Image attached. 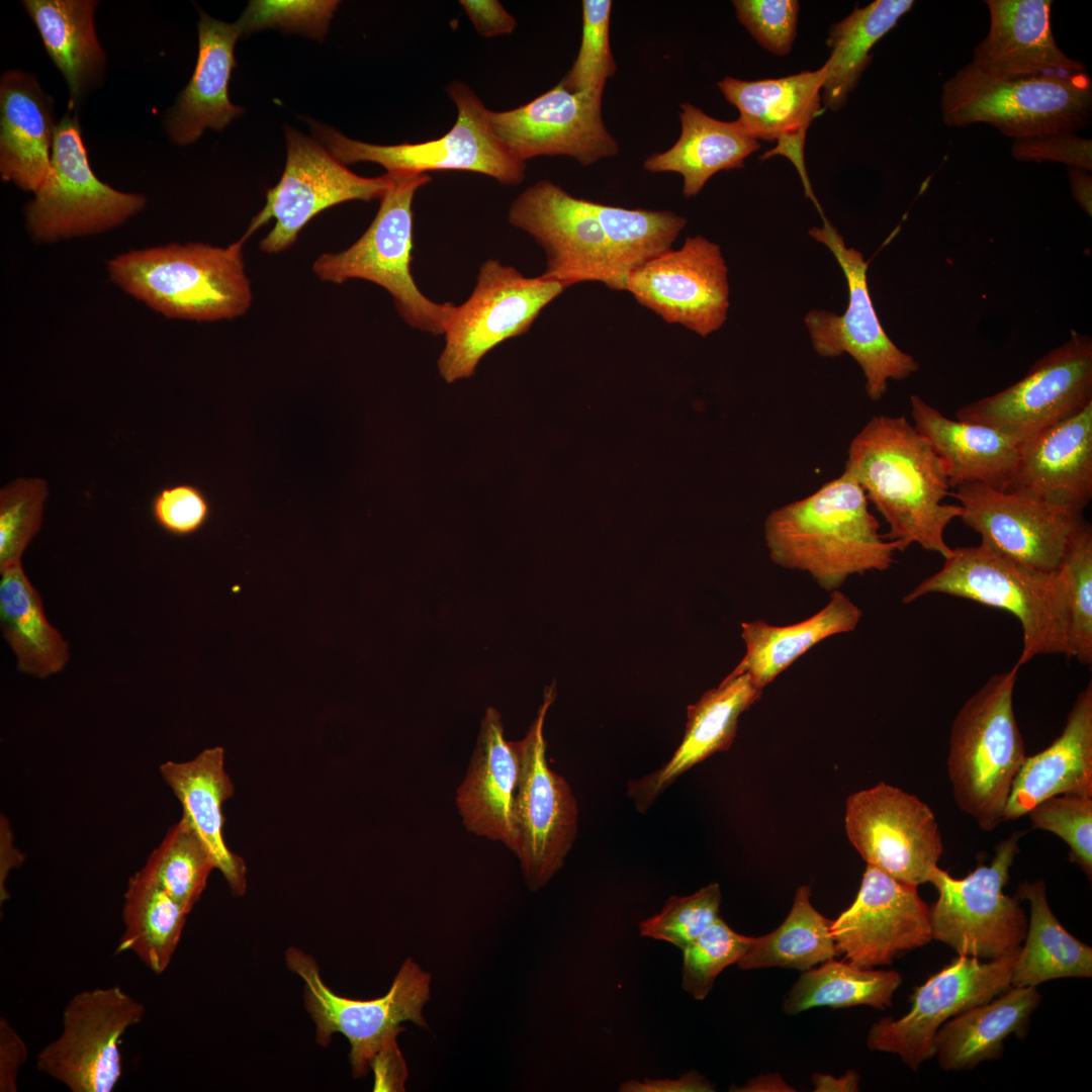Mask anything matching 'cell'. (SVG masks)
I'll return each instance as SVG.
<instances>
[{
	"mask_svg": "<svg viewBox=\"0 0 1092 1092\" xmlns=\"http://www.w3.org/2000/svg\"><path fill=\"white\" fill-rule=\"evenodd\" d=\"M843 471L885 519L884 537L899 551L917 544L943 558L951 553L944 532L963 510L943 503L950 493L944 467L906 417H873L851 440Z\"/></svg>",
	"mask_w": 1092,
	"mask_h": 1092,
	"instance_id": "cell-1",
	"label": "cell"
},
{
	"mask_svg": "<svg viewBox=\"0 0 1092 1092\" xmlns=\"http://www.w3.org/2000/svg\"><path fill=\"white\" fill-rule=\"evenodd\" d=\"M508 218L543 248L547 262L542 277L564 289L598 281L615 290L609 247L594 201L540 180L512 202Z\"/></svg>",
	"mask_w": 1092,
	"mask_h": 1092,
	"instance_id": "cell-20",
	"label": "cell"
},
{
	"mask_svg": "<svg viewBox=\"0 0 1092 1092\" xmlns=\"http://www.w3.org/2000/svg\"><path fill=\"white\" fill-rule=\"evenodd\" d=\"M159 769L179 800L182 814L210 850L232 893L243 895L247 887L245 862L226 846L223 838L222 805L234 794V785L224 769V749L206 748L189 761L169 760Z\"/></svg>",
	"mask_w": 1092,
	"mask_h": 1092,
	"instance_id": "cell-34",
	"label": "cell"
},
{
	"mask_svg": "<svg viewBox=\"0 0 1092 1092\" xmlns=\"http://www.w3.org/2000/svg\"><path fill=\"white\" fill-rule=\"evenodd\" d=\"M751 940L752 936L735 932L721 917L717 918L682 949L684 990L696 1000H704L718 975L727 967L737 964Z\"/></svg>",
	"mask_w": 1092,
	"mask_h": 1092,
	"instance_id": "cell-49",
	"label": "cell"
},
{
	"mask_svg": "<svg viewBox=\"0 0 1092 1092\" xmlns=\"http://www.w3.org/2000/svg\"><path fill=\"white\" fill-rule=\"evenodd\" d=\"M47 481L20 477L0 490V570L15 562L37 534L42 523Z\"/></svg>",
	"mask_w": 1092,
	"mask_h": 1092,
	"instance_id": "cell-48",
	"label": "cell"
},
{
	"mask_svg": "<svg viewBox=\"0 0 1092 1092\" xmlns=\"http://www.w3.org/2000/svg\"><path fill=\"white\" fill-rule=\"evenodd\" d=\"M1092 402V340L1069 339L1005 389L957 411L958 420L995 427L1022 443Z\"/></svg>",
	"mask_w": 1092,
	"mask_h": 1092,
	"instance_id": "cell-17",
	"label": "cell"
},
{
	"mask_svg": "<svg viewBox=\"0 0 1092 1092\" xmlns=\"http://www.w3.org/2000/svg\"><path fill=\"white\" fill-rule=\"evenodd\" d=\"M287 158L279 182L266 193V203L252 218L242 238L274 219L260 243L266 254L289 249L302 229L320 212L351 200L380 199L391 184L390 173L362 177L337 160L321 143L285 126Z\"/></svg>",
	"mask_w": 1092,
	"mask_h": 1092,
	"instance_id": "cell-14",
	"label": "cell"
},
{
	"mask_svg": "<svg viewBox=\"0 0 1092 1092\" xmlns=\"http://www.w3.org/2000/svg\"><path fill=\"white\" fill-rule=\"evenodd\" d=\"M241 238L226 247L169 244L131 250L108 262L111 281L170 318L233 320L252 303Z\"/></svg>",
	"mask_w": 1092,
	"mask_h": 1092,
	"instance_id": "cell-3",
	"label": "cell"
},
{
	"mask_svg": "<svg viewBox=\"0 0 1092 1092\" xmlns=\"http://www.w3.org/2000/svg\"><path fill=\"white\" fill-rule=\"evenodd\" d=\"M809 235L827 247L845 276L848 303L843 314L810 310L805 316L812 346L825 358L848 354L860 367L864 389L873 401L887 392L889 380H904L919 369L913 356L900 350L882 327L870 294L868 262L862 254L845 245L844 239L826 219Z\"/></svg>",
	"mask_w": 1092,
	"mask_h": 1092,
	"instance_id": "cell-13",
	"label": "cell"
},
{
	"mask_svg": "<svg viewBox=\"0 0 1092 1092\" xmlns=\"http://www.w3.org/2000/svg\"><path fill=\"white\" fill-rule=\"evenodd\" d=\"M739 22L766 51L788 55L797 33L800 4L794 0H734Z\"/></svg>",
	"mask_w": 1092,
	"mask_h": 1092,
	"instance_id": "cell-54",
	"label": "cell"
},
{
	"mask_svg": "<svg viewBox=\"0 0 1092 1092\" xmlns=\"http://www.w3.org/2000/svg\"><path fill=\"white\" fill-rule=\"evenodd\" d=\"M52 62L64 76L70 111L102 77L105 53L94 27L92 0H24Z\"/></svg>",
	"mask_w": 1092,
	"mask_h": 1092,
	"instance_id": "cell-38",
	"label": "cell"
},
{
	"mask_svg": "<svg viewBox=\"0 0 1092 1092\" xmlns=\"http://www.w3.org/2000/svg\"><path fill=\"white\" fill-rule=\"evenodd\" d=\"M1024 832L999 841L990 864L980 863L962 879L936 867L928 880L938 897L929 907L932 939L959 956L991 961L1020 947L1027 917L1019 899L1004 893Z\"/></svg>",
	"mask_w": 1092,
	"mask_h": 1092,
	"instance_id": "cell-9",
	"label": "cell"
},
{
	"mask_svg": "<svg viewBox=\"0 0 1092 1092\" xmlns=\"http://www.w3.org/2000/svg\"><path fill=\"white\" fill-rule=\"evenodd\" d=\"M145 1006L120 986L75 994L60 1035L36 1057L37 1069L72 1092H111L122 1074L120 1041L142 1022Z\"/></svg>",
	"mask_w": 1092,
	"mask_h": 1092,
	"instance_id": "cell-16",
	"label": "cell"
},
{
	"mask_svg": "<svg viewBox=\"0 0 1092 1092\" xmlns=\"http://www.w3.org/2000/svg\"><path fill=\"white\" fill-rule=\"evenodd\" d=\"M913 5L912 0H876L861 8L856 6L831 25L826 41L830 56L824 64L826 76L821 93L826 109L837 111L845 105L872 61V48Z\"/></svg>",
	"mask_w": 1092,
	"mask_h": 1092,
	"instance_id": "cell-41",
	"label": "cell"
},
{
	"mask_svg": "<svg viewBox=\"0 0 1092 1092\" xmlns=\"http://www.w3.org/2000/svg\"><path fill=\"white\" fill-rule=\"evenodd\" d=\"M1011 153L1019 161L1057 162L1089 172L1092 169V142L1076 132L1014 140Z\"/></svg>",
	"mask_w": 1092,
	"mask_h": 1092,
	"instance_id": "cell-56",
	"label": "cell"
},
{
	"mask_svg": "<svg viewBox=\"0 0 1092 1092\" xmlns=\"http://www.w3.org/2000/svg\"><path fill=\"white\" fill-rule=\"evenodd\" d=\"M213 869L210 850L182 814L139 872L190 912Z\"/></svg>",
	"mask_w": 1092,
	"mask_h": 1092,
	"instance_id": "cell-46",
	"label": "cell"
},
{
	"mask_svg": "<svg viewBox=\"0 0 1092 1092\" xmlns=\"http://www.w3.org/2000/svg\"><path fill=\"white\" fill-rule=\"evenodd\" d=\"M679 119L681 130L675 144L647 157L643 166L652 173L681 175L688 198L696 196L716 173L742 168L760 147L737 120L716 119L689 102L680 104Z\"/></svg>",
	"mask_w": 1092,
	"mask_h": 1092,
	"instance_id": "cell-37",
	"label": "cell"
},
{
	"mask_svg": "<svg viewBox=\"0 0 1092 1092\" xmlns=\"http://www.w3.org/2000/svg\"><path fill=\"white\" fill-rule=\"evenodd\" d=\"M521 768L517 741L505 738L499 712L488 707L481 720L456 805L465 828L511 851L517 847L516 793Z\"/></svg>",
	"mask_w": 1092,
	"mask_h": 1092,
	"instance_id": "cell-27",
	"label": "cell"
},
{
	"mask_svg": "<svg viewBox=\"0 0 1092 1092\" xmlns=\"http://www.w3.org/2000/svg\"><path fill=\"white\" fill-rule=\"evenodd\" d=\"M12 843V836L9 830V826L6 820L1 819V862H0V900L1 904L6 901L9 896L6 888L5 881L8 877L10 870L18 868L22 861V855L16 850Z\"/></svg>",
	"mask_w": 1092,
	"mask_h": 1092,
	"instance_id": "cell-60",
	"label": "cell"
},
{
	"mask_svg": "<svg viewBox=\"0 0 1092 1092\" xmlns=\"http://www.w3.org/2000/svg\"><path fill=\"white\" fill-rule=\"evenodd\" d=\"M603 93L570 92L559 82L522 106L489 110V122L511 154L524 163L539 156H566L589 166L619 153L603 120Z\"/></svg>",
	"mask_w": 1092,
	"mask_h": 1092,
	"instance_id": "cell-22",
	"label": "cell"
},
{
	"mask_svg": "<svg viewBox=\"0 0 1092 1092\" xmlns=\"http://www.w3.org/2000/svg\"><path fill=\"white\" fill-rule=\"evenodd\" d=\"M949 495L960 502V518L980 535L981 544L1042 571L1059 569L1074 529L1084 520L1032 496L979 482L961 484Z\"/></svg>",
	"mask_w": 1092,
	"mask_h": 1092,
	"instance_id": "cell-24",
	"label": "cell"
},
{
	"mask_svg": "<svg viewBox=\"0 0 1092 1092\" xmlns=\"http://www.w3.org/2000/svg\"><path fill=\"white\" fill-rule=\"evenodd\" d=\"M447 91L457 107V119L448 132L436 140L375 145L352 140L314 120L308 122L315 140L345 165L372 162L390 173L469 171L505 185L521 184L526 176V163L515 158L495 135L489 122V109L461 81H453Z\"/></svg>",
	"mask_w": 1092,
	"mask_h": 1092,
	"instance_id": "cell-8",
	"label": "cell"
},
{
	"mask_svg": "<svg viewBox=\"0 0 1092 1092\" xmlns=\"http://www.w3.org/2000/svg\"><path fill=\"white\" fill-rule=\"evenodd\" d=\"M612 1H582V32L579 50L560 83L570 92L604 90L617 71L610 46Z\"/></svg>",
	"mask_w": 1092,
	"mask_h": 1092,
	"instance_id": "cell-50",
	"label": "cell"
},
{
	"mask_svg": "<svg viewBox=\"0 0 1092 1092\" xmlns=\"http://www.w3.org/2000/svg\"><path fill=\"white\" fill-rule=\"evenodd\" d=\"M53 103L34 75L21 70L2 75L0 176L24 191L35 193L52 171Z\"/></svg>",
	"mask_w": 1092,
	"mask_h": 1092,
	"instance_id": "cell-31",
	"label": "cell"
},
{
	"mask_svg": "<svg viewBox=\"0 0 1092 1092\" xmlns=\"http://www.w3.org/2000/svg\"><path fill=\"white\" fill-rule=\"evenodd\" d=\"M390 175L391 184L364 234L341 252L320 255L313 261L312 272L320 280L336 284L350 279L370 281L391 295L398 314L410 327L443 335L456 305L428 298L412 273L413 201L417 190L431 177L405 172Z\"/></svg>",
	"mask_w": 1092,
	"mask_h": 1092,
	"instance_id": "cell-7",
	"label": "cell"
},
{
	"mask_svg": "<svg viewBox=\"0 0 1092 1092\" xmlns=\"http://www.w3.org/2000/svg\"><path fill=\"white\" fill-rule=\"evenodd\" d=\"M762 695L747 673L727 675L721 684L703 694L687 708L682 740L671 758L651 774L628 784V796L640 812L684 772L718 751L728 750L737 733L740 715Z\"/></svg>",
	"mask_w": 1092,
	"mask_h": 1092,
	"instance_id": "cell-29",
	"label": "cell"
},
{
	"mask_svg": "<svg viewBox=\"0 0 1092 1092\" xmlns=\"http://www.w3.org/2000/svg\"><path fill=\"white\" fill-rule=\"evenodd\" d=\"M476 31L484 37L512 33L517 20L496 0H461L459 2Z\"/></svg>",
	"mask_w": 1092,
	"mask_h": 1092,
	"instance_id": "cell-58",
	"label": "cell"
},
{
	"mask_svg": "<svg viewBox=\"0 0 1092 1092\" xmlns=\"http://www.w3.org/2000/svg\"><path fill=\"white\" fill-rule=\"evenodd\" d=\"M830 930L838 954L861 969L890 965L932 940L929 906L917 887L870 864L853 903Z\"/></svg>",
	"mask_w": 1092,
	"mask_h": 1092,
	"instance_id": "cell-23",
	"label": "cell"
},
{
	"mask_svg": "<svg viewBox=\"0 0 1092 1092\" xmlns=\"http://www.w3.org/2000/svg\"><path fill=\"white\" fill-rule=\"evenodd\" d=\"M0 625L20 672L46 678L64 669L69 644L49 622L21 561L0 570Z\"/></svg>",
	"mask_w": 1092,
	"mask_h": 1092,
	"instance_id": "cell-39",
	"label": "cell"
},
{
	"mask_svg": "<svg viewBox=\"0 0 1092 1092\" xmlns=\"http://www.w3.org/2000/svg\"><path fill=\"white\" fill-rule=\"evenodd\" d=\"M811 1081L814 1086V1092L859 1091V1074L853 1070L846 1071L838 1078H835L830 1074L814 1073Z\"/></svg>",
	"mask_w": 1092,
	"mask_h": 1092,
	"instance_id": "cell-61",
	"label": "cell"
},
{
	"mask_svg": "<svg viewBox=\"0 0 1092 1092\" xmlns=\"http://www.w3.org/2000/svg\"><path fill=\"white\" fill-rule=\"evenodd\" d=\"M339 4L335 0H253L238 23L243 34L277 28L322 40Z\"/></svg>",
	"mask_w": 1092,
	"mask_h": 1092,
	"instance_id": "cell-53",
	"label": "cell"
},
{
	"mask_svg": "<svg viewBox=\"0 0 1092 1092\" xmlns=\"http://www.w3.org/2000/svg\"><path fill=\"white\" fill-rule=\"evenodd\" d=\"M730 1091L737 1092H794L795 1088L790 1086L779 1073H766L760 1074L750 1079L746 1084L737 1087H730Z\"/></svg>",
	"mask_w": 1092,
	"mask_h": 1092,
	"instance_id": "cell-63",
	"label": "cell"
},
{
	"mask_svg": "<svg viewBox=\"0 0 1092 1092\" xmlns=\"http://www.w3.org/2000/svg\"><path fill=\"white\" fill-rule=\"evenodd\" d=\"M1041 996L1036 987H1013L943 1023L933 1039L934 1057L945 1071L972 1070L999 1059L1010 1035L1025 1036Z\"/></svg>",
	"mask_w": 1092,
	"mask_h": 1092,
	"instance_id": "cell-35",
	"label": "cell"
},
{
	"mask_svg": "<svg viewBox=\"0 0 1092 1092\" xmlns=\"http://www.w3.org/2000/svg\"><path fill=\"white\" fill-rule=\"evenodd\" d=\"M623 1092H711L714 1085L698 1072L691 1071L674 1080H651L642 1082L628 1080L620 1085Z\"/></svg>",
	"mask_w": 1092,
	"mask_h": 1092,
	"instance_id": "cell-59",
	"label": "cell"
},
{
	"mask_svg": "<svg viewBox=\"0 0 1092 1092\" xmlns=\"http://www.w3.org/2000/svg\"><path fill=\"white\" fill-rule=\"evenodd\" d=\"M288 969L304 984V1006L315 1024L316 1042L326 1046L334 1033L344 1034L351 1044L349 1054L354 1077H362L380 1054L397 1048L400 1023L411 1020L427 1026L422 1010L430 998L431 976L407 959L393 979L388 992L371 1000L339 996L322 980L312 957L296 947L286 950Z\"/></svg>",
	"mask_w": 1092,
	"mask_h": 1092,
	"instance_id": "cell-10",
	"label": "cell"
},
{
	"mask_svg": "<svg viewBox=\"0 0 1092 1092\" xmlns=\"http://www.w3.org/2000/svg\"><path fill=\"white\" fill-rule=\"evenodd\" d=\"M626 290L666 323L701 337L718 331L727 320L728 269L720 247L702 236L689 237L679 250L633 270Z\"/></svg>",
	"mask_w": 1092,
	"mask_h": 1092,
	"instance_id": "cell-21",
	"label": "cell"
},
{
	"mask_svg": "<svg viewBox=\"0 0 1092 1092\" xmlns=\"http://www.w3.org/2000/svg\"><path fill=\"white\" fill-rule=\"evenodd\" d=\"M198 55L189 83L165 116V128L179 146L196 142L204 129H224L244 109L233 104L229 84L237 63L234 49L242 29L199 13Z\"/></svg>",
	"mask_w": 1092,
	"mask_h": 1092,
	"instance_id": "cell-30",
	"label": "cell"
},
{
	"mask_svg": "<svg viewBox=\"0 0 1092 1092\" xmlns=\"http://www.w3.org/2000/svg\"><path fill=\"white\" fill-rule=\"evenodd\" d=\"M720 903L721 891L717 883L689 896H672L659 913L639 923L640 933L682 950L720 917Z\"/></svg>",
	"mask_w": 1092,
	"mask_h": 1092,
	"instance_id": "cell-52",
	"label": "cell"
},
{
	"mask_svg": "<svg viewBox=\"0 0 1092 1092\" xmlns=\"http://www.w3.org/2000/svg\"><path fill=\"white\" fill-rule=\"evenodd\" d=\"M28 1058V1048L5 1018H0V1091L16 1092L21 1067Z\"/></svg>",
	"mask_w": 1092,
	"mask_h": 1092,
	"instance_id": "cell-57",
	"label": "cell"
},
{
	"mask_svg": "<svg viewBox=\"0 0 1092 1092\" xmlns=\"http://www.w3.org/2000/svg\"><path fill=\"white\" fill-rule=\"evenodd\" d=\"M1071 193L1080 207L1089 215L1092 213V177L1089 171L1072 168L1068 169Z\"/></svg>",
	"mask_w": 1092,
	"mask_h": 1092,
	"instance_id": "cell-62",
	"label": "cell"
},
{
	"mask_svg": "<svg viewBox=\"0 0 1092 1092\" xmlns=\"http://www.w3.org/2000/svg\"><path fill=\"white\" fill-rule=\"evenodd\" d=\"M810 896L809 886H800L783 923L765 935L752 937L737 967L741 970L785 968L804 972L839 956L830 930L832 920L813 907Z\"/></svg>",
	"mask_w": 1092,
	"mask_h": 1092,
	"instance_id": "cell-44",
	"label": "cell"
},
{
	"mask_svg": "<svg viewBox=\"0 0 1092 1092\" xmlns=\"http://www.w3.org/2000/svg\"><path fill=\"white\" fill-rule=\"evenodd\" d=\"M554 685L544 698L526 736L517 741L521 768L516 793L517 847L528 888L544 887L563 866L576 836L578 809L568 783L546 758L544 722L554 702Z\"/></svg>",
	"mask_w": 1092,
	"mask_h": 1092,
	"instance_id": "cell-15",
	"label": "cell"
},
{
	"mask_svg": "<svg viewBox=\"0 0 1092 1092\" xmlns=\"http://www.w3.org/2000/svg\"><path fill=\"white\" fill-rule=\"evenodd\" d=\"M844 824L867 864L915 887L928 883L943 853L931 808L884 782L847 798Z\"/></svg>",
	"mask_w": 1092,
	"mask_h": 1092,
	"instance_id": "cell-18",
	"label": "cell"
},
{
	"mask_svg": "<svg viewBox=\"0 0 1092 1092\" xmlns=\"http://www.w3.org/2000/svg\"><path fill=\"white\" fill-rule=\"evenodd\" d=\"M1019 948L991 961L956 958L915 989L907 1014L899 1019L884 1017L871 1026L869 1050L895 1054L917 1071L934 1057L933 1039L943 1023L1011 987Z\"/></svg>",
	"mask_w": 1092,
	"mask_h": 1092,
	"instance_id": "cell-19",
	"label": "cell"
},
{
	"mask_svg": "<svg viewBox=\"0 0 1092 1092\" xmlns=\"http://www.w3.org/2000/svg\"><path fill=\"white\" fill-rule=\"evenodd\" d=\"M607 239L615 290H626L629 274L671 250L687 219L671 211L626 208L594 202Z\"/></svg>",
	"mask_w": 1092,
	"mask_h": 1092,
	"instance_id": "cell-45",
	"label": "cell"
},
{
	"mask_svg": "<svg viewBox=\"0 0 1092 1092\" xmlns=\"http://www.w3.org/2000/svg\"><path fill=\"white\" fill-rule=\"evenodd\" d=\"M1006 490L1083 516L1092 498V402L1020 444Z\"/></svg>",
	"mask_w": 1092,
	"mask_h": 1092,
	"instance_id": "cell-26",
	"label": "cell"
},
{
	"mask_svg": "<svg viewBox=\"0 0 1092 1092\" xmlns=\"http://www.w3.org/2000/svg\"><path fill=\"white\" fill-rule=\"evenodd\" d=\"M1019 900L1029 903L1030 916L1024 945L1014 962L1011 986L1037 987L1061 978H1090L1092 948L1074 937L1053 913L1039 879L1018 886Z\"/></svg>",
	"mask_w": 1092,
	"mask_h": 1092,
	"instance_id": "cell-40",
	"label": "cell"
},
{
	"mask_svg": "<svg viewBox=\"0 0 1092 1092\" xmlns=\"http://www.w3.org/2000/svg\"><path fill=\"white\" fill-rule=\"evenodd\" d=\"M901 984L902 976L896 971L861 969L833 958L803 972L787 993L782 1010L787 1015L815 1007L866 1005L885 1010Z\"/></svg>",
	"mask_w": 1092,
	"mask_h": 1092,
	"instance_id": "cell-43",
	"label": "cell"
},
{
	"mask_svg": "<svg viewBox=\"0 0 1092 1092\" xmlns=\"http://www.w3.org/2000/svg\"><path fill=\"white\" fill-rule=\"evenodd\" d=\"M944 594L1007 611L1017 618L1022 649L1019 668L1038 655L1068 650L1066 585L1061 571H1042L979 544L956 547L942 566L905 595L910 604Z\"/></svg>",
	"mask_w": 1092,
	"mask_h": 1092,
	"instance_id": "cell-4",
	"label": "cell"
},
{
	"mask_svg": "<svg viewBox=\"0 0 1092 1092\" xmlns=\"http://www.w3.org/2000/svg\"><path fill=\"white\" fill-rule=\"evenodd\" d=\"M564 287L552 280L526 277L512 266L489 259L479 268L470 296L448 322L438 369L449 383L474 374L490 350L525 334L542 309Z\"/></svg>",
	"mask_w": 1092,
	"mask_h": 1092,
	"instance_id": "cell-12",
	"label": "cell"
},
{
	"mask_svg": "<svg viewBox=\"0 0 1092 1092\" xmlns=\"http://www.w3.org/2000/svg\"><path fill=\"white\" fill-rule=\"evenodd\" d=\"M210 512V503L205 493L189 483L163 487L151 502V513L157 525L177 537L200 531L207 523Z\"/></svg>",
	"mask_w": 1092,
	"mask_h": 1092,
	"instance_id": "cell-55",
	"label": "cell"
},
{
	"mask_svg": "<svg viewBox=\"0 0 1092 1092\" xmlns=\"http://www.w3.org/2000/svg\"><path fill=\"white\" fill-rule=\"evenodd\" d=\"M763 532L775 564L808 573L830 593L851 575L887 570L899 551L880 533L863 489L845 471L812 494L771 511Z\"/></svg>",
	"mask_w": 1092,
	"mask_h": 1092,
	"instance_id": "cell-2",
	"label": "cell"
},
{
	"mask_svg": "<svg viewBox=\"0 0 1092 1092\" xmlns=\"http://www.w3.org/2000/svg\"><path fill=\"white\" fill-rule=\"evenodd\" d=\"M1062 794L1092 797V682L1078 694L1061 734L1025 757L1010 791L1004 821L1026 815L1042 800Z\"/></svg>",
	"mask_w": 1092,
	"mask_h": 1092,
	"instance_id": "cell-33",
	"label": "cell"
},
{
	"mask_svg": "<svg viewBox=\"0 0 1092 1092\" xmlns=\"http://www.w3.org/2000/svg\"><path fill=\"white\" fill-rule=\"evenodd\" d=\"M189 911L139 871L124 893L123 932L116 953L130 951L153 973L168 968Z\"/></svg>",
	"mask_w": 1092,
	"mask_h": 1092,
	"instance_id": "cell-42",
	"label": "cell"
},
{
	"mask_svg": "<svg viewBox=\"0 0 1092 1092\" xmlns=\"http://www.w3.org/2000/svg\"><path fill=\"white\" fill-rule=\"evenodd\" d=\"M910 404L913 425L940 459L949 487L979 482L1007 489L1020 442L992 426L949 419L919 395H911Z\"/></svg>",
	"mask_w": 1092,
	"mask_h": 1092,
	"instance_id": "cell-32",
	"label": "cell"
},
{
	"mask_svg": "<svg viewBox=\"0 0 1092 1092\" xmlns=\"http://www.w3.org/2000/svg\"><path fill=\"white\" fill-rule=\"evenodd\" d=\"M990 26L974 50L983 73L1000 79L1084 72L1085 65L1057 44L1051 26V0H987Z\"/></svg>",
	"mask_w": 1092,
	"mask_h": 1092,
	"instance_id": "cell-28",
	"label": "cell"
},
{
	"mask_svg": "<svg viewBox=\"0 0 1092 1092\" xmlns=\"http://www.w3.org/2000/svg\"><path fill=\"white\" fill-rule=\"evenodd\" d=\"M1019 667L992 675L957 713L947 775L959 809L985 831L1004 820L1013 781L1025 757L1013 696Z\"/></svg>",
	"mask_w": 1092,
	"mask_h": 1092,
	"instance_id": "cell-5",
	"label": "cell"
},
{
	"mask_svg": "<svg viewBox=\"0 0 1092 1092\" xmlns=\"http://www.w3.org/2000/svg\"><path fill=\"white\" fill-rule=\"evenodd\" d=\"M826 68L777 78L745 81L726 76L718 87L739 111L736 119L755 140L777 141L761 159L782 155L796 167L807 197L822 210L813 193L804 161L806 132L821 112Z\"/></svg>",
	"mask_w": 1092,
	"mask_h": 1092,
	"instance_id": "cell-25",
	"label": "cell"
},
{
	"mask_svg": "<svg viewBox=\"0 0 1092 1092\" xmlns=\"http://www.w3.org/2000/svg\"><path fill=\"white\" fill-rule=\"evenodd\" d=\"M862 611L839 590L831 592L829 602L809 618L785 626L762 620L743 622L741 637L746 652L728 674L747 673L763 690L798 658L821 641L853 631Z\"/></svg>",
	"mask_w": 1092,
	"mask_h": 1092,
	"instance_id": "cell-36",
	"label": "cell"
},
{
	"mask_svg": "<svg viewBox=\"0 0 1092 1092\" xmlns=\"http://www.w3.org/2000/svg\"><path fill=\"white\" fill-rule=\"evenodd\" d=\"M1059 570L1066 585L1068 657L1092 662V527L1085 520L1074 529Z\"/></svg>",
	"mask_w": 1092,
	"mask_h": 1092,
	"instance_id": "cell-47",
	"label": "cell"
},
{
	"mask_svg": "<svg viewBox=\"0 0 1092 1092\" xmlns=\"http://www.w3.org/2000/svg\"><path fill=\"white\" fill-rule=\"evenodd\" d=\"M1028 815L1031 827L1049 831L1069 846V860L1092 878V797L1062 794L1036 804Z\"/></svg>",
	"mask_w": 1092,
	"mask_h": 1092,
	"instance_id": "cell-51",
	"label": "cell"
},
{
	"mask_svg": "<svg viewBox=\"0 0 1092 1092\" xmlns=\"http://www.w3.org/2000/svg\"><path fill=\"white\" fill-rule=\"evenodd\" d=\"M940 111L949 127L986 123L1013 140L1076 132L1091 123L1092 80L1086 71L1000 79L969 63L942 84Z\"/></svg>",
	"mask_w": 1092,
	"mask_h": 1092,
	"instance_id": "cell-6",
	"label": "cell"
},
{
	"mask_svg": "<svg viewBox=\"0 0 1092 1092\" xmlns=\"http://www.w3.org/2000/svg\"><path fill=\"white\" fill-rule=\"evenodd\" d=\"M25 206V223L37 243L100 234L119 226L146 205L142 194L116 190L91 169L76 115L57 123L52 171Z\"/></svg>",
	"mask_w": 1092,
	"mask_h": 1092,
	"instance_id": "cell-11",
	"label": "cell"
}]
</instances>
